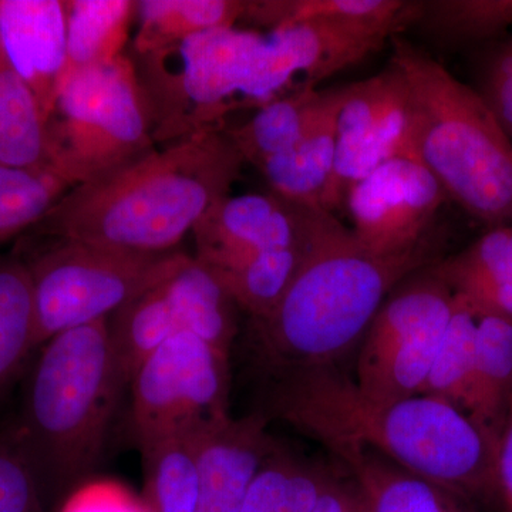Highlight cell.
I'll return each mask as SVG.
<instances>
[{
    "mask_svg": "<svg viewBox=\"0 0 512 512\" xmlns=\"http://www.w3.org/2000/svg\"><path fill=\"white\" fill-rule=\"evenodd\" d=\"M0 512H49L39 480L12 426L0 431Z\"/></svg>",
    "mask_w": 512,
    "mask_h": 512,
    "instance_id": "cell-32",
    "label": "cell"
},
{
    "mask_svg": "<svg viewBox=\"0 0 512 512\" xmlns=\"http://www.w3.org/2000/svg\"><path fill=\"white\" fill-rule=\"evenodd\" d=\"M311 512H367L362 493L352 477L336 476Z\"/></svg>",
    "mask_w": 512,
    "mask_h": 512,
    "instance_id": "cell-36",
    "label": "cell"
},
{
    "mask_svg": "<svg viewBox=\"0 0 512 512\" xmlns=\"http://www.w3.org/2000/svg\"><path fill=\"white\" fill-rule=\"evenodd\" d=\"M410 156L409 89L392 62L346 86L336 126V158L323 208L335 214L350 188L396 157Z\"/></svg>",
    "mask_w": 512,
    "mask_h": 512,
    "instance_id": "cell-11",
    "label": "cell"
},
{
    "mask_svg": "<svg viewBox=\"0 0 512 512\" xmlns=\"http://www.w3.org/2000/svg\"><path fill=\"white\" fill-rule=\"evenodd\" d=\"M447 200L436 178L416 158L387 161L350 188L345 205L353 234L377 255H399L433 234Z\"/></svg>",
    "mask_w": 512,
    "mask_h": 512,
    "instance_id": "cell-12",
    "label": "cell"
},
{
    "mask_svg": "<svg viewBox=\"0 0 512 512\" xmlns=\"http://www.w3.org/2000/svg\"><path fill=\"white\" fill-rule=\"evenodd\" d=\"M19 252L32 281L37 348L59 333L110 319L164 278L184 252L147 255L25 234Z\"/></svg>",
    "mask_w": 512,
    "mask_h": 512,
    "instance_id": "cell-7",
    "label": "cell"
},
{
    "mask_svg": "<svg viewBox=\"0 0 512 512\" xmlns=\"http://www.w3.org/2000/svg\"><path fill=\"white\" fill-rule=\"evenodd\" d=\"M480 94L512 140V37L491 57Z\"/></svg>",
    "mask_w": 512,
    "mask_h": 512,
    "instance_id": "cell-33",
    "label": "cell"
},
{
    "mask_svg": "<svg viewBox=\"0 0 512 512\" xmlns=\"http://www.w3.org/2000/svg\"><path fill=\"white\" fill-rule=\"evenodd\" d=\"M244 164L225 128L201 131L74 185L26 234L168 254L208 208L231 195Z\"/></svg>",
    "mask_w": 512,
    "mask_h": 512,
    "instance_id": "cell-2",
    "label": "cell"
},
{
    "mask_svg": "<svg viewBox=\"0 0 512 512\" xmlns=\"http://www.w3.org/2000/svg\"><path fill=\"white\" fill-rule=\"evenodd\" d=\"M238 311L218 276L195 256L183 254L164 278L109 319L127 384L150 353L181 333L200 336L229 353L238 333Z\"/></svg>",
    "mask_w": 512,
    "mask_h": 512,
    "instance_id": "cell-10",
    "label": "cell"
},
{
    "mask_svg": "<svg viewBox=\"0 0 512 512\" xmlns=\"http://www.w3.org/2000/svg\"><path fill=\"white\" fill-rule=\"evenodd\" d=\"M476 308V363L467 414L498 448L512 392V319Z\"/></svg>",
    "mask_w": 512,
    "mask_h": 512,
    "instance_id": "cell-20",
    "label": "cell"
},
{
    "mask_svg": "<svg viewBox=\"0 0 512 512\" xmlns=\"http://www.w3.org/2000/svg\"><path fill=\"white\" fill-rule=\"evenodd\" d=\"M269 409L332 454L375 451L466 503H497V444L440 397L373 399L330 365L274 377Z\"/></svg>",
    "mask_w": 512,
    "mask_h": 512,
    "instance_id": "cell-1",
    "label": "cell"
},
{
    "mask_svg": "<svg viewBox=\"0 0 512 512\" xmlns=\"http://www.w3.org/2000/svg\"><path fill=\"white\" fill-rule=\"evenodd\" d=\"M434 264L389 293L360 342L355 383L373 399L417 396L426 382L456 305Z\"/></svg>",
    "mask_w": 512,
    "mask_h": 512,
    "instance_id": "cell-9",
    "label": "cell"
},
{
    "mask_svg": "<svg viewBox=\"0 0 512 512\" xmlns=\"http://www.w3.org/2000/svg\"><path fill=\"white\" fill-rule=\"evenodd\" d=\"M126 386L109 319L40 346L22 413L10 426L47 504L67 497L99 467Z\"/></svg>",
    "mask_w": 512,
    "mask_h": 512,
    "instance_id": "cell-4",
    "label": "cell"
},
{
    "mask_svg": "<svg viewBox=\"0 0 512 512\" xmlns=\"http://www.w3.org/2000/svg\"><path fill=\"white\" fill-rule=\"evenodd\" d=\"M66 0H0V64L20 77L49 121L66 64Z\"/></svg>",
    "mask_w": 512,
    "mask_h": 512,
    "instance_id": "cell-14",
    "label": "cell"
},
{
    "mask_svg": "<svg viewBox=\"0 0 512 512\" xmlns=\"http://www.w3.org/2000/svg\"><path fill=\"white\" fill-rule=\"evenodd\" d=\"M35 350V299L28 266L18 254L0 255V400Z\"/></svg>",
    "mask_w": 512,
    "mask_h": 512,
    "instance_id": "cell-25",
    "label": "cell"
},
{
    "mask_svg": "<svg viewBox=\"0 0 512 512\" xmlns=\"http://www.w3.org/2000/svg\"><path fill=\"white\" fill-rule=\"evenodd\" d=\"M346 86L333 87L325 110L291 150L258 168L274 194L302 207L323 208L336 158V126Z\"/></svg>",
    "mask_w": 512,
    "mask_h": 512,
    "instance_id": "cell-16",
    "label": "cell"
},
{
    "mask_svg": "<svg viewBox=\"0 0 512 512\" xmlns=\"http://www.w3.org/2000/svg\"><path fill=\"white\" fill-rule=\"evenodd\" d=\"M67 190L55 174L0 165V244L26 234Z\"/></svg>",
    "mask_w": 512,
    "mask_h": 512,
    "instance_id": "cell-31",
    "label": "cell"
},
{
    "mask_svg": "<svg viewBox=\"0 0 512 512\" xmlns=\"http://www.w3.org/2000/svg\"><path fill=\"white\" fill-rule=\"evenodd\" d=\"M59 512H150V508L123 488L99 484L76 488L64 498Z\"/></svg>",
    "mask_w": 512,
    "mask_h": 512,
    "instance_id": "cell-34",
    "label": "cell"
},
{
    "mask_svg": "<svg viewBox=\"0 0 512 512\" xmlns=\"http://www.w3.org/2000/svg\"><path fill=\"white\" fill-rule=\"evenodd\" d=\"M56 175L89 183L153 153V117L130 56L60 84L49 119Z\"/></svg>",
    "mask_w": 512,
    "mask_h": 512,
    "instance_id": "cell-6",
    "label": "cell"
},
{
    "mask_svg": "<svg viewBox=\"0 0 512 512\" xmlns=\"http://www.w3.org/2000/svg\"><path fill=\"white\" fill-rule=\"evenodd\" d=\"M313 210L272 191L228 195L208 208L192 229L195 258L220 272L265 252L301 247L311 231Z\"/></svg>",
    "mask_w": 512,
    "mask_h": 512,
    "instance_id": "cell-13",
    "label": "cell"
},
{
    "mask_svg": "<svg viewBox=\"0 0 512 512\" xmlns=\"http://www.w3.org/2000/svg\"><path fill=\"white\" fill-rule=\"evenodd\" d=\"M192 441L198 512H241L259 468L281 448L262 414L229 416Z\"/></svg>",
    "mask_w": 512,
    "mask_h": 512,
    "instance_id": "cell-15",
    "label": "cell"
},
{
    "mask_svg": "<svg viewBox=\"0 0 512 512\" xmlns=\"http://www.w3.org/2000/svg\"><path fill=\"white\" fill-rule=\"evenodd\" d=\"M336 476L325 464L279 448L256 473L241 512H311Z\"/></svg>",
    "mask_w": 512,
    "mask_h": 512,
    "instance_id": "cell-26",
    "label": "cell"
},
{
    "mask_svg": "<svg viewBox=\"0 0 512 512\" xmlns=\"http://www.w3.org/2000/svg\"><path fill=\"white\" fill-rule=\"evenodd\" d=\"M454 293L512 319V224L488 228L473 244L434 264Z\"/></svg>",
    "mask_w": 512,
    "mask_h": 512,
    "instance_id": "cell-18",
    "label": "cell"
},
{
    "mask_svg": "<svg viewBox=\"0 0 512 512\" xmlns=\"http://www.w3.org/2000/svg\"><path fill=\"white\" fill-rule=\"evenodd\" d=\"M245 8L244 0H140L134 53L153 55L202 33L237 28Z\"/></svg>",
    "mask_w": 512,
    "mask_h": 512,
    "instance_id": "cell-23",
    "label": "cell"
},
{
    "mask_svg": "<svg viewBox=\"0 0 512 512\" xmlns=\"http://www.w3.org/2000/svg\"><path fill=\"white\" fill-rule=\"evenodd\" d=\"M477 308L456 293V305L420 394L440 397L467 414L476 363Z\"/></svg>",
    "mask_w": 512,
    "mask_h": 512,
    "instance_id": "cell-27",
    "label": "cell"
},
{
    "mask_svg": "<svg viewBox=\"0 0 512 512\" xmlns=\"http://www.w3.org/2000/svg\"><path fill=\"white\" fill-rule=\"evenodd\" d=\"M332 89H305L256 109L241 126L225 128L244 163L259 168L299 143L318 121Z\"/></svg>",
    "mask_w": 512,
    "mask_h": 512,
    "instance_id": "cell-21",
    "label": "cell"
},
{
    "mask_svg": "<svg viewBox=\"0 0 512 512\" xmlns=\"http://www.w3.org/2000/svg\"><path fill=\"white\" fill-rule=\"evenodd\" d=\"M137 6L134 0H67L66 64L60 84L126 55Z\"/></svg>",
    "mask_w": 512,
    "mask_h": 512,
    "instance_id": "cell-22",
    "label": "cell"
},
{
    "mask_svg": "<svg viewBox=\"0 0 512 512\" xmlns=\"http://www.w3.org/2000/svg\"><path fill=\"white\" fill-rule=\"evenodd\" d=\"M416 26L448 47L481 45L512 26V0H423Z\"/></svg>",
    "mask_w": 512,
    "mask_h": 512,
    "instance_id": "cell-28",
    "label": "cell"
},
{
    "mask_svg": "<svg viewBox=\"0 0 512 512\" xmlns=\"http://www.w3.org/2000/svg\"><path fill=\"white\" fill-rule=\"evenodd\" d=\"M390 43L409 89L412 157L468 215L512 224V140L494 111L420 47L400 35Z\"/></svg>",
    "mask_w": 512,
    "mask_h": 512,
    "instance_id": "cell-5",
    "label": "cell"
},
{
    "mask_svg": "<svg viewBox=\"0 0 512 512\" xmlns=\"http://www.w3.org/2000/svg\"><path fill=\"white\" fill-rule=\"evenodd\" d=\"M308 238L301 247L276 249L227 271H211L251 320L265 318L281 302L298 274Z\"/></svg>",
    "mask_w": 512,
    "mask_h": 512,
    "instance_id": "cell-29",
    "label": "cell"
},
{
    "mask_svg": "<svg viewBox=\"0 0 512 512\" xmlns=\"http://www.w3.org/2000/svg\"><path fill=\"white\" fill-rule=\"evenodd\" d=\"M362 493L367 512H474L466 501L448 493L375 451H335Z\"/></svg>",
    "mask_w": 512,
    "mask_h": 512,
    "instance_id": "cell-17",
    "label": "cell"
},
{
    "mask_svg": "<svg viewBox=\"0 0 512 512\" xmlns=\"http://www.w3.org/2000/svg\"><path fill=\"white\" fill-rule=\"evenodd\" d=\"M0 165L56 175L49 121L28 84L3 64H0Z\"/></svg>",
    "mask_w": 512,
    "mask_h": 512,
    "instance_id": "cell-24",
    "label": "cell"
},
{
    "mask_svg": "<svg viewBox=\"0 0 512 512\" xmlns=\"http://www.w3.org/2000/svg\"><path fill=\"white\" fill-rule=\"evenodd\" d=\"M439 259L433 234L412 251L377 255L315 208L298 274L274 311L251 320L259 362L272 377L336 365L360 345L389 293Z\"/></svg>",
    "mask_w": 512,
    "mask_h": 512,
    "instance_id": "cell-3",
    "label": "cell"
},
{
    "mask_svg": "<svg viewBox=\"0 0 512 512\" xmlns=\"http://www.w3.org/2000/svg\"><path fill=\"white\" fill-rule=\"evenodd\" d=\"M141 453L150 512H198L194 441H165Z\"/></svg>",
    "mask_w": 512,
    "mask_h": 512,
    "instance_id": "cell-30",
    "label": "cell"
},
{
    "mask_svg": "<svg viewBox=\"0 0 512 512\" xmlns=\"http://www.w3.org/2000/svg\"><path fill=\"white\" fill-rule=\"evenodd\" d=\"M497 504L512 512V392L497 448Z\"/></svg>",
    "mask_w": 512,
    "mask_h": 512,
    "instance_id": "cell-35",
    "label": "cell"
},
{
    "mask_svg": "<svg viewBox=\"0 0 512 512\" xmlns=\"http://www.w3.org/2000/svg\"><path fill=\"white\" fill-rule=\"evenodd\" d=\"M130 423L140 450L194 440L229 414V353L181 333L150 353L131 377Z\"/></svg>",
    "mask_w": 512,
    "mask_h": 512,
    "instance_id": "cell-8",
    "label": "cell"
},
{
    "mask_svg": "<svg viewBox=\"0 0 512 512\" xmlns=\"http://www.w3.org/2000/svg\"><path fill=\"white\" fill-rule=\"evenodd\" d=\"M419 0H251L241 22L274 30L305 22H338L377 26L400 35L416 26Z\"/></svg>",
    "mask_w": 512,
    "mask_h": 512,
    "instance_id": "cell-19",
    "label": "cell"
}]
</instances>
